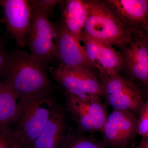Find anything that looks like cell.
<instances>
[{
	"label": "cell",
	"instance_id": "d6986e66",
	"mask_svg": "<svg viewBox=\"0 0 148 148\" xmlns=\"http://www.w3.org/2000/svg\"><path fill=\"white\" fill-rule=\"evenodd\" d=\"M29 1L32 5L40 9L47 14L49 16L52 15L55 7L62 1L58 0H32Z\"/></svg>",
	"mask_w": 148,
	"mask_h": 148
},
{
	"label": "cell",
	"instance_id": "8fae6325",
	"mask_svg": "<svg viewBox=\"0 0 148 148\" xmlns=\"http://www.w3.org/2000/svg\"><path fill=\"white\" fill-rule=\"evenodd\" d=\"M122 48L124 67L131 79L144 85L148 90V36L133 34Z\"/></svg>",
	"mask_w": 148,
	"mask_h": 148
},
{
	"label": "cell",
	"instance_id": "9a60e30c",
	"mask_svg": "<svg viewBox=\"0 0 148 148\" xmlns=\"http://www.w3.org/2000/svg\"><path fill=\"white\" fill-rule=\"evenodd\" d=\"M62 26L67 32L81 41L87 9L84 1L68 0L65 2Z\"/></svg>",
	"mask_w": 148,
	"mask_h": 148
},
{
	"label": "cell",
	"instance_id": "cb8c5ba5",
	"mask_svg": "<svg viewBox=\"0 0 148 148\" xmlns=\"http://www.w3.org/2000/svg\"><path fill=\"white\" fill-rule=\"evenodd\" d=\"M3 0H0V6L1 5L2 3Z\"/></svg>",
	"mask_w": 148,
	"mask_h": 148
},
{
	"label": "cell",
	"instance_id": "52a82bcc",
	"mask_svg": "<svg viewBox=\"0 0 148 148\" xmlns=\"http://www.w3.org/2000/svg\"><path fill=\"white\" fill-rule=\"evenodd\" d=\"M51 75L65 90L77 97H104V89L101 82L93 72L77 68L58 66L49 69Z\"/></svg>",
	"mask_w": 148,
	"mask_h": 148
},
{
	"label": "cell",
	"instance_id": "6da1fadb",
	"mask_svg": "<svg viewBox=\"0 0 148 148\" xmlns=\"http://www.w3.org/2000/svg\"><path fill=\"white\" fill-rule=\"evenodd\" d=\"M0 79L20 99L49 92L45 66L24 51L8 54Z\"/></svg>",
	"mask_w": 148,
	"mask_h": 148
},
{
	"label": "cell",
	"instance_id": "7c38bea8",
	"mask_svg": "<svg viewBox=\"0 0 148 148\" xmlns=\"http://www.w3.org/2000/svg\"><path fill=\"white\" fill-rule=\"evenodd\" d=\"M103 1L133 34L148 36V0Z\"/></svg>",
	"mask_w": 148,
	"mask_h": 148
},
{
	"label": "cell",
	"instance_id": "e0dca14e",
	"mask_svg": "<svg viewBox=\"0 0 148 148\" xmlns=\"http://www.w3.org/2000/svg\"><path fill=\"white\" fill-rule=\"evenodd\" d=\"M62 148H106L102 143L82 134L69 133L66 135Z\"/></svg>",
	"mask_w": 148,
	"mask_h": 148
},
{
	"label": "cell",
	"instance_id": "603a6c76",
	"mask_svg": "<svg viewBox=\"0 0 148 148\" xmlns=\"http://www.w3.org/2000/svg\"><path fill=\"white\" fill-rule=\"evenodd\" d=\"M21 148L20 147H18V146H16V145H15V144H14V145L13 147V148Z\"/></svg>",
	"mask_w": 148,
	"mask_h": 148
},
{
	"label": "cell",
	"instance_id": "ba28073f",
	"mask_svg": "<svg viewBox=\"0 0 148 148\" xmlns=\"http://www.w3.org/2000/svg\"><path fill=\"white\" fill-rule=\"evenodd\" d=\"M3 16L0 23L5 24L7 30L15 39L17 47L27 45L30 29L33 7L27 0H3Z\"/></svg>",
	"mask_w": 148,
	"mask_h": 148
},
{
	"label": "cell",
	"instance_id": "4fadbf2b",
	"mask_svg": "<svg viewBox=\"0 0 148 148\" xmlns=\"http://www.w3.org/2000/svg\"><path fill=\"white\" fill-rule=\"evenodd\" d=\"M81 41L88 58L98 72L116 75L124 68L122 54L112 46L93 39L83 33Z\"/></svg>",
	"mask_w": 148,
	"mask_h": 148
},
{
	"label": "cell",
	"instance_id": "5b68a950",
	"mask_svg": "<svg viewBox=\"0 0 148 148\" xmlns=\"http://www.w3.org/2000/svg\"><path fill=\"white\" fill-rule=\"evenodd\" d=\"M32 6L33 16L27 45L32 56L45 66L56 59L55 40L57 28L49 19L47 14Z\"/></svg>",
	"mask_w": 148,
	"mask_h": 148
},
{
	"label": "cell",
	"instance_id": "30bf717a",
	"mask_svg": "<svg viewBox=\"0 0 148 148\" xmlns=\"http://www.w3.org/2000/svg\"><path fill=\"white\" fill-rule=\"evenodd\" d=\"M57 28L55 58L59 62L58 66L86 69L92 72L96 70L79 40L67 32L61 24Z\"/></svg>",
	"mask_w": 148,
	"mask_h": 148
},
{
	"label": "cell",
	"instance_id": "7402d4cb",
	"mask_svg": "<svg viewBox=\"0 0 148 148\" xmlns=\"http://www.w3.org/2000/svg\"><path fill=\"white\" fill-rule=\"evenodd\" d=\"M134 148H148V135L142 137L140 144Z\"/></svg>",
	"mask_w": 148,
	"mask_h": 148
},
{
	"label": "cell",
	"instance_id": "3957f363",
	"mask_svg": "<svg viewBox=\"0 0 148 148\" xmlns=\"http://www.w3.org/2000/svg\"><path fill=\"white\" fill-rule=\"evenodd\" d=\"M87 16L83 34L93 39L123 48L133 34L103 1H84Z\"/></svg>",
	"mask_w": 148,
	"mask_h": 148
},
{
	"label": "cell",
	"instance_id": "ffe728a7",
	"mask_svg": "<svg viewBox=\"0 0 148 148\" xmlns=\"http://www.w3.org/2000/svg\"><path fill=\"white\" fill-rule=\"evenodd\" d=\"M14 144L10 132L0 130V148H12Z\"/></svg>",
	"mask_w": 148,
	"mask_h": 148
},
{
	"label": "cell",
	"instance_id": "2e32d148",
	"mask_svg": "<svg viewBox=\"0 0 148 148\" xmlns=\"http://www.w3.org/2000/svg\"><path fill=\"white\" fill-rule=\"evenodd\" d=\"M20 108V99L0 79V130L9 131L14 124Z\"/></svg>",
	"mask_w": 148,
	"mask_h": 148
},
{
	"label": "cell",
	"instance_id": "5bb4252c",
	"mask_svg": "<svg viewBox=\"0 0 148 148\" xmlns=\"http://www.w3.org/2000/svg\"><path fill=\"white\" fill-rule=\"evenodd\" d=\"M66 120L63 111L56 106L47 123L32 148H58L66 137Z\"/></svg>",
	"mask_w": 148,
	"mask_h": 148
},
{
	"label": "cell",
	"instance_id": "8992f818",
	"mask_svg": "<svg viewBox=\"0 0 148 148\" xmlns=\"http://www.w3.org/2000/svg\"><path fill=\"white\" fill-rule=\"evenodd\" d=\"M67 110L81 133L101 132L108 116L101 97L90 96L81 98L65 92Z\"/></svg>",
	"mask_w": 148,
	"mask_h": 148
},
{
	"label": "cell",
	"instance_id": "9c48e42d",
	"mask_svg": "<svg viewBox=\"0 0 148 148\" xmlns=\"http://www.w3.org/2000/svg\"><path fill=\"white\" fill-rule=\"evenodd\" d=\"M138 118L128 111L113 110L107 117L101 132L103 145L112 148H126L138 134Z\"/></svg>",
	"mask_w": 148,
	"mask_h": 148
},
{
	"label": "cell",
	"instance_id": "7a4b0ae2",
	"mask_svg": "<svg viewBox=\"0 0 148 148\" xmlns=\"http://www.w3.org/2000/svg\"><path fill=\"white\" fill-rule=\"evenodd\" d=\"M55 105L49 92L20 99L18 116L8 131L14 143L21 148H32Z\"/></svg>",
	"mask_w": 148,
	"mask_h": 148
},
{
	"label": "cell",
	"instance_id": "277c9868",
	"mask_svg": "<svg viewBox=\"0 0 148 148\" xmlns=\"http://www.w3.org/2000/svg\"><path fill=\"white\" fill-rule=\"evenodd\" d=\"M104 89V97L113 110L140 112L145 102L143 94L135 82L119 74L110 75L98 72Z\"/></svg>",
	"mask_w": 148,
	"mask_h": 148
},
{
	"label": "cell",
	"instance_id": "44dd1931",
	"mask_svg": "<svg viewBox=\"0 0 148 148\" xmlns=\"http://www.w3.org/2000/svg\"><path fill=\"white\" fill-rule=\"evenodd\" d=\"M8 55L5 50L2 44L0 42V77L4 69Z\"/></svg>",
	"mask_w": 148,
	"mask_h": 148
},
{
	"label": "cell",
	"instance_id": "ac0fdd59",
	"mask_svg": "<svg viewBox=\"0 0 148 148\" xmlns=\"http://www.w3.org/2000/svg\"><path fill=\"white\" fill-rule=\"evenodd\" d=\"M140 116L138 119V134L145 137L148 135V97L144 103L140 112Z\"/></svg>",
	"mask_w": 148,
	"mask_h": 148
}]
</instances>
